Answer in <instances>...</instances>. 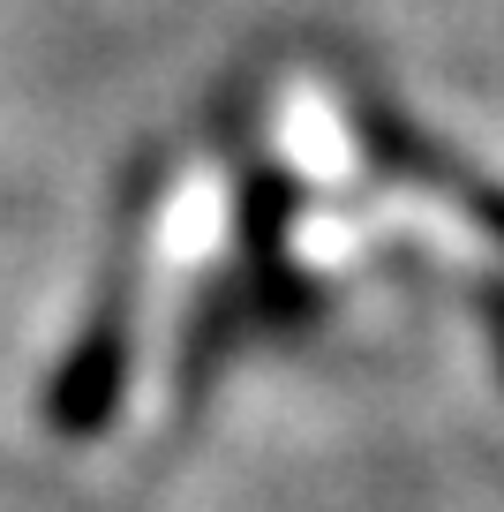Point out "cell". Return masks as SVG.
<instances>
[{
    "label": "cell",
    "mask_w": 504,
    "mask_h": 512,
    "mask_svg": "<svg viewBox=\"0 0 504 512\" xmlns=\"http://www.w3.org/2000/svg\"><path fill=\"white\" fill-rule=\"evenodd\" d=\"M347 128H354V151H362L369 174L444 196L459 219L482 226V234L504 249V181L482 174V166H467L444 136H429L399 98H384L377 83H354V91H347Z\"/></svg>",
    "instance_id": "7a4b0ae2"
},
{
    "label": "cell",
    "mask_w": 504,
    "mask_h": 512,
    "mask_svg": "<svg viewBox=\"0 0 504 512\" xmlns=\"http://www.w3.org/2000/svg\"><path fill=\"white\" fill-rule=\"evenodd\" d=\"M158 181L166 166L143 159L128 174L121 204H113V241L98 264V294L83 309V332L68 339L61 369L46 384V422L68 437H91L113 422L128 392V354H136V302H143V249H151V219H158Z\"/></svg>",
    "instance_id": "6da1fadb"
},
{
    "label": "cell",
    "mask_w": 504,
    "mask_h": 512,
    "mask_svg": "<svg viewBox=\"0 0 504 512\" xmlns=\"http://www.w3.org/2000/svg\"><path fill=\"white\" fill-rule=\"evenodd\" d=\"M482 317H489V347H497V369H504V272L482 287Z\"/></svg>",
    "instance_id": "3957f363"
}]
</instances>
